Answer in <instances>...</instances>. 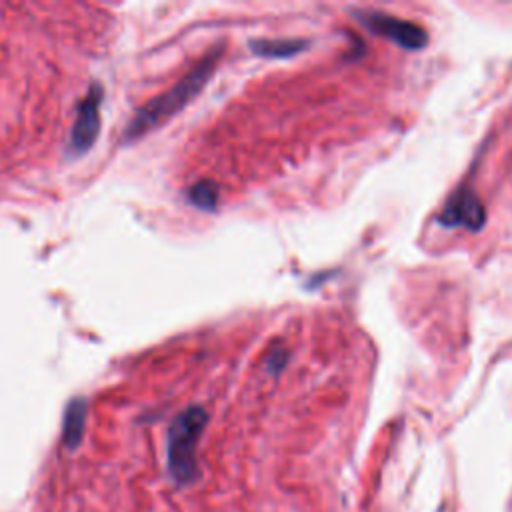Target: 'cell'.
Here are the masks:
<instances>
[{
    "label": "cell",
    "instance_id": "cell-1",
    "mask_svg": "<svg viewBox=\"0 0 512 512\" xmlns=\"http://www.w3.org/2000/svg\"><path fill=\"white\" fill-rule=\"evenodd\" d=\"M222 50H212L206 54L184 78H180L168 92L148 100L138 112L132 116L124 130V142H130L134 138H140L142 134L150 132L164 120L172 118L176 112H180L208 82L210 74L216 70V64L220 60Z\"/></svg>",
    "mask_w": 512,
    "mask_h": 512
},
{
    "label": "cell",
    "instance_id": "cell-4",
    "mask_svg": "<svg viewBox=\"0 0 512 512\" xmlns=\"http://www.w3.org/2000/svg\"><path fill=\"white\" fill-rule=\"evenodd\" d=\"M100 102L102 88L98 84H92L76 108V120L68 140V150L74 156L90 150L100 132Z\"/></svg>",
    "mask_w": 512,
    "mask_h": 512
},
{
    "label": "cell",
    "instance_id": "cell-8",
    "mask_svg": "<svg viewBox=\"0 0 512 512\" xmlns=\"http://www.w3.org/2000/svg\"><path fill=\"white\" fill-rule=\"evenodd\" d=\"M188 198L194 206L202 210H214L218 202V188L210 180H200L188 190Z\"/></svg>",
    "mask_w": 512,
    "mask_h": 512
},
{
    "label": "cell",
    "instance_id": "cell-2",
    "mask_svg": "<svg viewBox=\"0 0 512 512\" xmlns=\"http://www.w3.org/2000/svg\"><path fill=\"white\" fill-rule=\"evenodd\" d=\"M206 422V410L202 406H190L168 428V470L178 484H188L196 478V446Z\"/></svg>",
    "mask_w": 512,
    "mask_h": 512
},
{
    "label": "cell",
    "instance_id": "cell-5",
    "mask_svg": "<svg viewBox=\"0 0 512 512\" xmlns=\"http://www.w3.org/2000/svg\"><path fill=\"white\" fill-rule=\"evenodd\" d=\"M438 222L448 228L464 226L476 232L486 222V208L474 190L460 188L448 198L446 206L438 214Z\"/></svg>",
    "mask_w": 512,
    "mask_h": 512
},
{
    "label": "cell",
    "instance_id": "cell-9",
    "mask_svg": "<svg viewBox=\"0 0 512 512\" xmlns=\"http://www.w3.org/2000/svg\"><path fill=\"white\" fill-rule=\"evenodd\" d=\"M286 360H288V352H286L284 348H276V350H272V352L268 354V358H266V368H268L272 374H278V372L284 368Z\"/></svg>",
    "mask_w": 512,
    "mask_h": 512
},
{
    "label": "cell",
    "instance_id": "cell-3",
    "mask_svg": "<svg viewBox=\"0 0 512 512\" xmlns=\"http://www.w3.org/2000/svg\"><path fill=\"white\" fill-rule=\"evenodd\" d=\"M358 20L376 36L388 38L390 42L406 48V50H420L428 44V34L416 22L386 14V12H360Z\"/></svg>",
    "mask_w": 512,
    "mask_h": 512
},
{
    "label": "cell",
    "instance_id": "cell-7",
    "mask_svg": "<svg viewBox=\"0 0 512 512\" xmlns=\"http://www.w3.org/2000/svg\"><path fill=\"white\" fill-rule=\"evenodd\" d=\"M252 50L260 56H272V58H286L292 56L308 46L306 40L298 38H286V40H252Z\"/></svg>",
    "mask_w": 512,
    "mask_h": 512
},
{
    "label": "cell",
    "instance_id": "cell-6",
    "mask_svg": "<svg viewBox=\"0 0 512 512\" xmlns=\"http://www.w3.org/2000/svg\"><path fill=\"white\" fill-rule=\"evenodd\" d=\"M86 428V402L84 398H74L66 412H64V424H62V442L66 448H76L82 440Z\"/></svg>",
    "mask_w": 512,
    "mask_h": 512
}]
</instances>
